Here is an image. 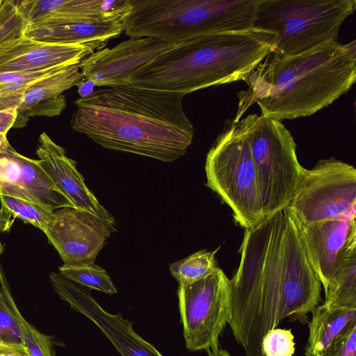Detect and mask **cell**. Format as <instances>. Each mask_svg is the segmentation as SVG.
<instances>
[{"label":"cell","mask_w":356,"mask_h":356,"mask_svg":"<svg viewBox=\"0 0 356 356\" xmlns=\"http://www.w3.org/2000/svg\"><path fill=\"white\" fill-rule=\"evenodd\" d=\"M185 95L133 85L97 89L74 102L71 127L106 149L174 161L194 136Z\"/></svg>","instance_id":"1"},{"label":"cell","mask_w":356,"mask_h":356,"mask_svg":"<svg viewBox=\"0 0 356 356\" xmlns=\"http://www.w3.org/2000/svg\"><path fill=\"white\" fill-rule=\"evenodd\" d=\"M356 80V43L327 42L282 56L273 51L243 80L233 121L257 104L261 115L278 121L313 115L351 88Z\"/></svg>","instance_id":"2"},{"label":"cell","mask_w":356,"mask_h":356,"mask_svg":"<svg viewBox=\"0 0 356 356\" xmlns=\"http://www.w3.org/2000/svg\"><path fill=\"white\" fill-rule=\"evenodd\" d=\"M275 38L273 33L254 27L191 38L138 70L130 85L187 95L243 81L273 50Z\"/></svg>","instance_id":"3"},{"label":"cell","mask_w":356,"mask_h":356,"mask_svg":"<svg viewBox=\"0 0 356 356\" xmlns=\"http://www.w3.org/2000/svg\"><path fill=\"white\" fill-rule=\"evenodd\" d=\"M283 211L245 229L241 263L230 280L228 324L246 356H265L264 336L286 318L282 299Z\"/></svg>","instance_id":"4"},{"label":"cell","mask_w":356,"mask_h":356,"mask_svg":"<svg viewBox=\"0 0 356 356\" xmlns=\"http://www.w3.org/2000/svg\"><path fill=\"white\" fill-rule=\"evenodd\" d=\"M259 0H130L129 38L177 44L202 35L253 27Z\"/></svg>","instance_id":"5"},{"label":"cell","mask_w":356,"mask_h":356,"mask_svg":"<svg viewBox=\"0 0 356 356\" xmlns=\"http://www.w3.org/2000/svg\"><path fill=\"white\" fill-rule=\"evenodd\" d=\"M355 0H259L253 27L275 35L273 52L293 56L337 41Z\"/></svg>","instance_id":"6"},{"label":"cell","mask_w":356,"mask_h":356,"mask_svg":"<svg viewBox=\"0 0 356 356\" xmlns=\"http://www.w3.org/2000/svg\"><path fill=\"white\" fill-rule=\"evenodd\" d=\"M237 123L256 168L264 216L284 210L292 201L305 170L298 162L292 135L280 121L256 113Z\"/></svg>","instance_id":"7"},{"label":"cell","mask_w":356,"mask_h":356,"mask_svg":"<svg viewBox=\"0 0 356 356\" xmlns=\"http://www.w3.org/2000/svg\"><path fill=\"white\" fill-rule=\"evenodd\" d=\"M205 171L207 186L231 208L239 225L251 229L266 217L250 149L237 122L225 123L207 153Z\"/></svg>","instance_id":"8"},{"label":"cell","mask_w":356,"mask_h":356,"mask_svg":"<svg viewBox=\"0 0 356 356\" xmlns=\"http://www.w3.org/2000/svg\"><path fill=\"white\" fill-rule=\"evenodd\" d=\"M285 210L298 225L356 217V170L331 158L303 171L296 193Z\"/></svg>","instance_id":"9"},{"label":"cell","mask_w":356,"mask_h":356,"mask_svg":"<svg viewBox=\"0 0 356 356\" xmlns=\"http://www.w3.org/2000/svg\"><path fill=\"white\" fill-rule=\"evenodd\" d=\"M179 310L186 347L191 351L219 346L231 316L230 280L219 267L200 281L179 285Z\"/></svg>","instance_id":"10"},{"label":"cell","mask_w":356,"mask_h":356,"mask_svg":"<svg viewBox=\"0 0 356 356\" xmlns=\"http://www.w3.org/2000/svg\"><path fill=\"white\" fill-rule=\"evenodd\" d=\"M115 224L86 211L65 207L54 211L44 233L65 265L94 264Z\"/></svg>","instance_id":"11"},{"label":"cell","mask_w":356,"mask_h":356,"mask_svg":"<svg viewBox=\"0 0 356 356\" xmlns=\"http://www.w3.org/2000/svg\"><path fill=\"white\" fill-rule=\"evenodd\" d=\"M321 283L305 254L296 224L284 209L281 292L286 318L293 322H307V314L321 301Z\"/></svg>","instance_id":"12"},{"label":"cell","mask_w":356,"mask_h":356,"mask_svg":"<svg viewBox=\"0 0 356 356\" xmlns=\"http://www.w3.org/2000/svg\"><path fill=\"white\" fill-rule=\"evenodd\" d=\"M175 44L154 38H130L113 47L94 51L79 67L84 79L94 86L130 85L138 70Z\"/></svg>","instance_id":"13"},{"label":"cell","mask_w":356,"mask_h":356,"mask_svg":"<svg viewBox=\"0 0 356 356\" xmlns=\"http://www.w3.org/2000/svg\"><path fill=\"white\" fill-rule=\"evenodd\" d=\"M50 282L60 299L90 320L106 337L121 356H163L133 328V323L120 313L106 311L94 299L87 288L52 273Z\"/></svg>","instance_id":"14"},{"label":"cell","mask_w":356,"mask_h":356,"mask_svg":"<svg viewBox=\"0 0 356 356\" xmlns=\"http://www.w3.org/2000/svg\"><path fill=\"white\" fill-rule=\"evenodd\" d=\"M296 226L310 266L325 291L339 266L356 250V217Z\"/></svg>","instance_id":"15"},{"label":"cell","mask_w":356,"mask_h":356,"mask_svg":"<svg viewBox=\"0 0 356 356\" xmlns=\"http://www.w3.org/2000/svg\"><path fill=\"white\" fill-rule=\"evenodd\" d=\"M0 193L32 201L52 211L76 209L44 172L38 159L26 157L12 146L0 153Z\"/></svg>","instance_id":"16"},{"label":"cell","mask_w":356,"mask_h":356,"mask_svg":"<svg viewBox=\"0 0 356 356\" xmlns=\"http://www.w3.org/2000/svg\"><path fill=\"white\" fill-rule=\"evenodd\" d=\"M99 49L84 44H54L23 36L0 46V74L30 73L79 64Z\"/></svg>","instance_id":"17"},{"label":"cell","mask_w":356,"mask_h":356,"mask_svg":"<svg viewBox=\"0 0 356 356\" xmlns=\"http://www.w3.org/2000/svg\"><path fill=\"white\" fill-rule=\"evenodd\" d=\"M36 154L42 170L76 209L115 224L113 216L87 187L76 162L68 158L63 147L54 143L45 132L39 136Z\"/></svg>","instance_id":"18"},{"label":"cell","mask_w":356,"mask_h":356,"mask_svg":"<svg viewBox=\"0 0 356 356\" xmlns=\"http://www.w3.org/2000/svg\"><path fill=\"white\" fill-rule=\"evenodd\" d=\"M124 17L51 19L28 24L24 36L54 44H84L99 49L124 31Z\"/></svg>","instance_id":"19"},{"label":"cell","mask_w":356,"mask_h":356,"mask_svg":"<svg viewBox=\"0 0 356 356\" xmlns=\"http://www.w3.org/2000/svg\"><path fill=\"white\" fill-rule=\"evenodd\" d=\"M79 64L65 67L31 85L26 90L17 109V118L13 128L24 127L31 117L58 116L66 107L63 92L83 81Z\"/></svg>","instance_id":"20"},{"label":"cell","mask_w":356,"mask_h":356,"mask_svg":"<svg viewBox=\"0 0 356 356\" xmlns=\"http://www.w3.org/2000/svg\"><path fill=\"white\" fill-rule=\"evenodd\" d=\"M16 3L28 24L51 19L125 17L131 9L130 0H16Z\"/></svg>","instance_id":"21"},{"label":"cell","mask_w":356,"mask_h":356,"mask_svg":"<svg viewBox=\"0 0 356 356\" xmlns=\"http://www.w3.org/2000/svg\"><path fill=\"white\" fill-rule=\"evenodd\" d=\"M312 313L305 348L306 356H317L351 321L356 320V310L330 308L325 303L316 306Z\"/></svg>","instance_id":"22"},{"label":"cell","mask_w":356,"mask_h":356,"mask_svg":"<svg viewBox=\"0 0 356 356\" xmlns=\"http://www.w3.org/2000/svg\"><path fill=\"white\" fill-rule=\"evenodd\" d=\"M0 232L9 231L16 218L44 232L54 213L32 201L4 193H0Z\"/></svg>","instance_id":"23"},{"label":"cell","mask_w":356,"mask_h":356,"mask_svg":"<svg viewBox=\"0 0 356 356\" xmlns=\"http://www.w3.org/2000/svg\"><path fill=\"white\" fill-rule=\"evenodd\" d=\"M325 293L328 307L356 310V250L339 266Z\"/></svg>","instance_id":"24"},{"label":"cell","mask_w":356,"mask_h":356,"mask_svg":"<svg viewBox=\"0 0 356 356\" xmlns=\"http://www.w3.org/2000/svg\"><path fill=\"white\" fill-rule=\"evenodd\" d=\"M218 249L200 250L170 265L172 275L179 285H188L206 278L218 268L215 259Z\"/></svg>","instance_id":"25"},{"label":"cell","mask_w":356,"mask_h":356,"mask_svg":"<svg viewBox=\"0 0 356 356\" xmlns=\"http://www.w3.org/2000/svg\"><path fill=\"white\" fill-rule=\"evenodd\" d=\"M63 67H65L30 73L0 74V109H17L26 90L31 85Z\"/></svg>","instance_id":"26"},{"label":"cell","mask_w":356,"mask_h":356,"mask_svg":"<svg viewBox=\"0 0 356 356\" xmlns=\"http://www.w3.org/2000/svg\"><path fill=\"white\" fill-rule=\"evenodd\" d=\"M59 273L67 279L86 288L97 290L108 294L118 292L106 271L96 265H65L58 268Z\"/></svg>","instance_id":"27"},{"label":"cell","mask_w":356,"mask_h":356,"mask_svg":"<svg viewBox=\"0 0 356 356\" xmlns=\"http://www.w3.org/2000/svg\"><path fill=\"white\" fill-rule=\"evenodd\" d=\"M7 295L11 309L19 323L23 344L29 356H55L51 337L40 332L24 318L14 301L10 288Z\"/></svg>","instance_id":"28"},{"label":"cell","mask_w":356,"mask_h":356,"mask_svg":"<svg viewBox=\"0 0 356 356\" xmlns=\"http://www.w3.org/2000/svg\"><path fill=\"white\" fill-rule=\"evenodd\" d=\"M9 288L0 262V339L9 343L23 345L20 327L8 299Z\"/></svg>","instance_id":"29"},{"label":"cell","mask_w":356,"mask_h":356,"mask_svg":"<svg viewBox=\"0 0 356 356\" xmlns=\"http://www.w3.org/2000/svg\"><path fill=\"white\" fill-rule=\"evenodd\" d=\"M27 24L16 1L0 0V46L23 37Z\"/></svg>","instance_id":"30"},{"label":"cell","mask_w":356,"mask_h":356,"mask_svg":"<svg viewBox=\"0 0 356 356\" xmlns=\"http://www.w3.org/2000/svg\"><path fill=\"white\" fill-rule=\"evenodd\" d=\"M291 330L275 328L270 330L263 337L262 351L265 356H292L295 343Z\"/></svg>","instance_id":"31"},{"label":"cell","mask_w":356,"mask_h":356,"mask_svg":"<svg viewBox=\"0 0 356 356\" xmlns=\"http://www.w3.org/2000/svg\"><path fill=\"white\" fill-rule=\"evenodd\" d=\"M317 356H356V320L351 321Z\"/></svg>","instance_id":"32"},{"label":"cell","mask_w":356,"mask_h":356,"mask_svg":"<svg viewBox=\"0 0 356 356\" xmlns=\"http://www.w3.org/2000/svg\"><path fill=\"white\" fill-rule=\"evenodd\" d=\"M17 115V108L0 109V133L7 134L13 128Z\"/></svg>","instance_id":"33"},{"label":"cell","mask_w":356,"mask_h":356,"mask_svg":"<svg viewBox=\"0 0 356 356\" xmlns=\"http://www.w3.org/2000/svg\"><path fill=\"white\" fill-rule=\"evenodd\" d=\"M0 356H29L25 346L3 341L0 339Z\"/></svg>","instance_id":"34"},{"label":"cell","mask_w":356,"mask_h":356,"mask_svg":"<svg viewBox=\"0 0 356 356\" xmlns=\"http://www.w3.org/2000/svg\"><path fill=\"white\" fill-rule=\"evenodd\" d=\"M209 356H231L230 354L225 349L220 348L219 346L211 348L207 350Z\"/></svg>","instance_id":"35"},{"label":"cell","mask_w":356,"mask_h":356,"mask_svg":"<svg viewBox=\"0 0 356 356\" xmlns=\"http://www.w3.org/2000/svg\"><path fill=\"white\" fill-rule=\"evenodd\" d=\"M6 135V134L0 133V153L8 149L11 146Z\"/></svg>","instance_id":"36"},{"label":"cell","mask_w":356,"mask_h":356,"mask_svg":"<svg viewBox=\"0 0 356 356\" xmlns=\"http://www.w3.org/2000/svg\"><path fill=\"white\" fill-rule=\"evenodd\" d=\"M3 251V245H2V243H1L0 241V254H1Z\"/></svg>","instance_id":"37"}]
</instances>
